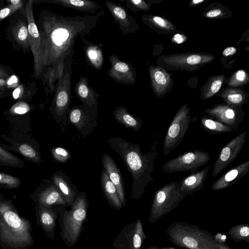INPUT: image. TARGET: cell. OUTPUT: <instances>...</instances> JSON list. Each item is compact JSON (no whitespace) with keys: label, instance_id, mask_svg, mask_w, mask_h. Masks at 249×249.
Here are the masks:
<instances>
[{"label":"cell","instance_id":"1","mask_svg":"<svg viewBox=\"0 0 249 249\" xmlns=\"http://www.w3.org/2000/svg\"><path fill=\"white\" fill-rule=\"evenodd\" d=\"M104 11L95 15L66 17L49 11H41L38 25L42 43L43 69L41 80L46 92L53 93L56 82L64 71L66 58L74 53L78 36L89 35Z\"/></svg>","mask_w":249,"mask_h":249},{"label":"cell","instance_id":"2","mask_svg":"<svg viewBox=\"0 0 249 249\" xmlns=\"http://www.w3.org/2000/svg\"><path fill=\"white\" fill-rule=\"evenodd\" d=\"M157 139L146 153L142 152L140 145L133 144L120 137H110L107 141L108 146L115 151L125 163L132 177L133 185L131 192L132 199L141 198L146 186L154 181V162L159 156L157 151Z\"/></svg>","mask_w":249,"mask_h":249},{"label":"cell","instance_id":"3","mask_svg":"<svg viewBox=\"0 0 249 249\" xmlns=\"http://www.w3.org/2000/svg\"><path fill=\"white\" fill-rule=\"evenodd\" d=\"M34 242L30 221L10 203L0 201V244L8 249H28Z\"/></svg>","mask_w":249,"mask_h":249},{"label":"cell","instance_id":"4","mask_svg":"<svg viewBox=\"0 0 249 249\" xmlns=\"http://www.w3.org/2000/svg\"><path fill=\"white\" fill-rule=\"evenodd\" d=\"M170 243L185 249H219L213 235L198 226L186 222L174 221L167 227Z\"/></svg>","mask_w":249,"mask_h":249},{"label":"cell","instance_id":"5","mask_svg":"<svg viewBox=\"0 0 249 249\" xmlns=\"http://www.w3.org/2000/svg\"><path fill=\"white\" fill-rule=\"evenodd\" d=\"M88 207L85 193H78L70 210L63 208L60 213V234L67 246L72 247L77 243L87 219Z\"/></svg>","mask_w":249,"mask_h":249},{"label":"cell","instance_id":"6","mask_svg":"<svg viewBox=\"0 0 249 249\" xmlns=\"http://www.w3.org/2000/svg\"><path fill=\"white\" fill-rule=\"evenodd\" d=\"M185 197L177 181H172L158 189L155 192L148 217L149 222H157L175 209Z\"/></svg>","mask_w":249,"mask_h":249},{"label":"cell","instance_id":"7","mask_svg":"<svg viewBox=\"0 0 249 249\" xmlns=\"http://www.w3.org/2000/svg\"><path fill=\"white\" fill-rule=\"evenodd\" d=\"M73 54H70L66 58L64 71L55 85L52 104L54 115L60 119L65 121L67 120V115L71 109V87Z\"/></svg>","mask_w":249,"mask_h":249},{"label":"cell","instance_id":"8","mask_svg":"<svg viewBox=\"0 0 249 249\" xmlns=\"http://www.w3.org/2000/svg\"><path fill=\"white\" fill-rule=\"evenodd\" d=\"M191 122L188 104L183 105L177 111L171 121L163 143V152L166 156L182 142Z\"/></svg>","mask_w":249,"mask_h":249},{"label":"cell","instance_id":"9","mask_svg":"<svg viewBox=\"0 0 249 249\" xmlns=\"http://www.w3.org/2000/svg\"><path fill=\"white\" fill-rule=\"evenodd\" d=\"M211 159L208 152L193 150L168 160L162 164L161 169L168 174L185 171L193 173L207 164Z\"/></svg>","mask_w":249,"mask_h":249},{"label":"cell","instance_id":"10","mask_svg":"<svg viewBox=\"0 0 249 249\" xmlns=\"http://www.w3.org/2000/svg\"><path fill=\"white\" fill-rule=\"evenodd\" d=\"M33 0H29L25 6L27 19L30 48L34 57V75L36 79L41 78L43 69L41 39L33 13Z\"/></svg>","mask_w":249,"mask_h":249},{"label":"cell","instance_id":"11","mask_svg":"<svg viewBox=\"0 0 249 249\" xmlns=\"http://www.w3.org/2000/svg\"><path fill=\"white\" fill-rule=\"evenodd\" d=\"M147 238L142 221L138 218L122 229L114 239L113 245L115 249H141L143 242Z\"/></svg>","mask_w":249,"mask_h":249},{"label":"cell","instance_id":"12","mask_svg":"<svg viewBox=\"0 0 249 249\" xmlns=\"http://www.w3.org/2000/svg\"><path fill=\"white\" fill-rule=\"evenodd\" d=\"M97 107L75 105L69 112V122L72 124L85 138L97 125Z\"/></svg>","mask_w":249,"mask_h":249},{"label":"cell","instance_id":"13","mask_svg":"<svg viewBox=\"0 0 249 249\" xmlns=\"http://www.w3.org/2000/svg\"><path fill=\"white\" fill-rule=\"evenodd\" d=\"M247 131L244 130L231 141L221 150L215 161L212 176L215 177L232 162L239 155L246 142Z\"/></svg>","mask_w":249,"mask_h":249},{"label":"cell","instance_id":"14","mask_svg":"<svg viewBox=\"0 0 249 249\" xmlns=\"http://www.w3.org/2000/svg\"><path fill=\"white\" fill-rule=\"evenodd\" d=\"M205 112L207 117L223 123L233 130L239 127L245 116V112L241 109L224 105L207 109Z\"/></svg>","mask_w":249,"mask_h":249},{"label":"cell","instance_id":"15","mask_svg":"<svg viewBox=\"0 0 249 249\" xmlns=\"http://www.w3.org/2000/svg\"><path fill=\"white\" fill-rule=\"evenodd\" d=\"M111 67L107 71L108 75L115 82L127 85L135 84L136 72L132 66L121 61L116 55L109 56Z\"/></svg>","mask_w":249,"mask_h":249},{"label":"cell","instance_id":"16","mask_svg":"<svg viewBox=\"0 0 249 249\" xmlns=\"http://www.w3.org/2000/svg\"><path fill=\"white\" fill-rule=\"evenodd\" d=\"M105 4L114 21L118 23L124 35L136 32L138 25L122 5L111 0H106Z\"/></svg>","mask_w":249,"mask_h":249},{"label":"cell","instance_id":"17","mask_svg":"<svg viewBox=\"0 0 249 249\" xmlns=\"http://www.w3.org/2000/svg\"><path fill=\"white\" fill-rule=\"evenodd\" d=\"M104 169L110 180L116 187L119 199L123 206H125L126 200L124 194V183L120 168L107 153H104L102 158Z\"/></svg>","mask_w":249,"mask_h":249},{"label":"cell","instance_id":"18","mask_svg":"<svg viewBox=\"0 0 249 249\" xmlns=\"http://www.w3.org/2000/svg\"><path fill=\"white\" fill-rule=\"evenodd\" d=\"M209 169V166L206 167L181 178L178 183L182 194L186 196L201 190L208 178Z\"/></svg>","mask_w":249,"mask_h":249},{"label":"cell","instance_id":"19","mask_svg":"<svg viewBox=\"0 0 249 249\" xmlns=\"http://www.w3.org/2000/svg\"><path fill=\"white\" fill-rule=\"evenodd\" d=\"M36 215L38 224L41 227L46 236L51 240L55 236V228L58 214L52 206L37 205Z\"/></svg>","mask_w":249,"mask_h":249},{"label":"cell","instance_id":"20","mask_svg":"<svg viewBox=\"0 0 249 249\" xmlns=\"http://www.w3.org/2000/svg\"><path fill=\"white\" fill-rule=\"evenodd\" d=\"M249 171V160L244 161L224 174L211 186L214 191L226 189L234 184Z\"/></svg>","mask_w":249,"mask_h":249},{"label":"cell","instance_id":"21","mask_svg":"<svg viewBox=\"0 0 249 249\" xmlns=\"http://www.w3.org/2000/svg\"><path fill=\"white\" fill-rule=\"evenodd\" d=\"M52 178L53 184L62 194L68 206L70 208L78 194L77 188L72 184L68 177L61 171L54 173Z\"/></svg>","mask_w":249,"mask_h":249},{"label":"cell","instance_id":"22","mask_svg":"<svg viewBox=\"0 0 249 249\" xmlns=\"http://www.w3.org/2000/svg\"><path fill=\"white\" fill-rule=\"evenodd\" d=\"M74 93L83 105L90 107H97V94L92 87H90L87 78L81 76L75 85Z\"/></svg>","mask_w":249,"mask_h":249},{"label":"cell","instance_id":"23","mask_svg":"<svg viewBox=\"0 0 249 249\" xmlns=\"http://www.w3.org/2000/svg\"><path fill=\"white\" fill-rule=\"evenodd\" d=\"M213 56L200 54L177 55L165 59L166 63L173 66L189 67L206 63L213 59Z\"/></svg>","mask_w":249,"mask_h":249},{"label":"cell","instance_id":"24","mask_svg":"<svg viewBox=\"0 0 249 249\" xmlns=\"http://www.w3.org/2000/svg\"><path fill=\"white\" fill-rule=\"evenodd\" d=\"M44 1L95 15L100 12L101 8V6L98 3L88 0H52Z\"/></svg>","mask_w":249,"mask_h":249},{"label":"cell","instance_id":"25","mask_svg":"<svg viewBox=\"0 0 249 249\" xmlns=\"http://www.w3.org/2000/svg\"><path fill=\"white\" fill-rule=\"evenodd\" d=\"M101 183L103 193L110 205L117 210L123 207L116 187L110 180L107 173L103 169L100 177Z\"/></svg>","mask_w":249,"mask_h":249},{"label":"cell","instance_id":"26","mask_svg":"<svg viewBox=\"0 0 249 249\" xmlns=\"http://www.w3.org/2000/svg\"><path fill=\"white\" fill-rule=\"evenodd\" d=\"M38 205L52 206L58 205L68 206L64 197L54 184L43 190L38 195Z\"/></svg>","mask_w":249,"mask_h":249},{"label":"cell","instance_id":"27","mask_svg":"<svg viewBox=\"0 0 249 249\" xmlns=\"http://www.w3.org/2000/svg\"><path fill=\"white\" fill-rule=\"evenodd\" d=\"M113 114L115 119L126 128H131L137 131L142 127V120L130 114L125 107L117 106Z\"/></svg>","mask_w":249,"mask_h":249},{"label":"cell","instance_id":"28","mask_svg":"<svg viewBox=\"0 0 249 249\" xmlns=\"http://www.w3.org/2000/svg\"><path fill=\"white\" fill-rule=\"evenodd\" d=\"M150 74L152 85L157 94L160 95L165 92L170 82L168 73L160 69L151 67Z\"/></svg>","mask_w":249,"mask_h":249},{"label":"cell","instance_id":"29","mask_svg":"<svg viewBox=\"0 0 249 249\" xmlns=\"http://www.w3.org/2000/svg\"><path fill=\"white\" fill-rule=\"evenodd\" d=\"M85 43V50L87 58L91 65L95 68L100 70L102 68L104 62V56L99 45L94 44L81 38Z\"/></svg>","mask_w":249,"mask_h":249},{"label":"cell","instance_id":"30","mask_svg":"<svg viewBox=\"0 0 249 249\" xmlns=\"http://www.w3.org/2000/svg\"><path fill=\"white\" fill-rule=\"evenodd\" d=\"M12 36L15 41L24 51L30 48L28 25L22 19H18L12 28Z\"/></svg>","mask_w":249,"mask_h":249},{"label":"cell","instance_id":"31","mask_svg":"<svg viewBox=\"0 0 249 249\" xmlns=\"http://www.w3.org/2000/svg\"><path fill=\"white\" fill-rule=\"evenodd\" d=\"M200 122L203 129L212 134H222L233 131V130L228 126L205 115L201 118Z\"/></svg>","mask_w":249,"mask_h":249},{"label":"cell","instance_id":"32","mask_svg":"<svg viewBox=\"0 0 249 249\" xmlns=\"http://www.w3.org/2000/svg\"><path fill=\"white\" fill-rule=\"evenodd\" d=\"M231 238L234 242L249 243V225L238 224L231 227L228 231Z\"/></svg>","mask_w":249,"mask_h":249},{"label":"cell","instance_id":"33","mask_svg":"<svg viewBox=\"0 0 249 249\" xmlns=\"http://www.w3.org/2000/svg\"><path fill=\"white\" fill-rule=\"evenodd\" d=\"M0 163L9 166L23 167L24 164L17 157L0 146Z\"/></svg>","mask_w":249,"mask_h":249},{"label":"cell","instance_id":"34","mask_svg":"<svg viewBox=\"0 0 249 249\" xmlns=\"http://www.w3.org/2000/svg\"><path fill=\"white\" fill-rule=\"evenodd\" d=\"M51 151L53 159L57 162H66L71 158L69 151L62 147H53Z\"/></svg>","mask_w":249,"mask_h":249},{"label":"cell","instance_id":"35","mask_svg":"<svg viewBox=\"0 0 249 249\" xmlns=\"http://www.w3.org/2000/svg\"><path fill=\"white\" fill-rule=\"evenodd\" d=\"M123 2L124 6L134 12H137L139 10H148L149 6L146 2L142 0H120Z\"/></svg>","mask_w":249,"mask_h":249},{"label":"cell","instance_id":"36","mask_svg":"<svg viewBox=\"0 0 249 249\" xmlns=\"http://www.w3.org/2000/svg\"><path fill=\"white\" fill-rule=\"evenodd\" d=\"M20 153L25 157L28 158L32 160L38 162L40 157L36 151L31 146L27 144H22L18 148Z\"/></svg>","mask_w":249,"mask_h":249},{"label":"cell","instance_id":"37","mask_svg":"<svg viewBox=\"0 0 249 249\" xmlns=\"http://www.w3.org/2000/svg\"><path fill=\"white\" fill-rule=\"evenodd\" d=\"M0 183L9 187H18L20 183V180L16 177L0 173Z\"/></svg>","mask_w":249,"mask_h":249},{"label":"cell","instance_id":"38","mask_svg":"<svg viewBox=\"0 0 249 249\" xmlns=\"http://www.w3.org/2000/svg\"><path fill=\"white\" fill-rule=\"evenodd\" d=\"M222 83V77H220L215 78L211 83L208 91L205 92L203 96V97L202 98H203V99H207L213 96L214 94H215L219 91V90L221 88Z\"/></svg>","mask_w":249,"mask_h":249},{"label":"cell","instance_id":"39","mask_svg":"<svg viewBox=\"0 0 249 249\" xmlns=\"http://www.w3.org/2000/svg\"><path fill=\"white\" fill-rule=\"evenodd\" d=\"M228 103L232 107H238L244 103V97L243 95L238 92L230 93L228 94L225 99Z\"/></svg>","mask_w":249,"mask_h":249},{"label":"cell","instance_id":"40","mask_svg":"<svg viewBox=\"0 0 249 249\" xmlns=\"http://www.w3.org/2000/svg\"><path fill=\"white\" fill-rule=\"evenodd\" d=\"M22 4L23 2L18 5H9L0 9V21L19 9L22 7Z\"/></svg>","mask_w":249,"mask_h":249},{"label":"cell","instance_id":"41","mask_svg":"<svg viewBox=\"0 0 249 249\" xmlns=\"http://www.w3.org/2000/svg\"><path fill=\"white\" fill-rule=\"evenodd\" d=\"M30 109V107L26 103L18 102L11 107L10 112L13 114L21 115L27 113Z\"/></svg>","mask_w":249,"mask_h":249},{"label":"cell","instance_id":"42","mask_svg":"<svg viewBox=\"0 0 249 249\" xmlns=\"http://www.w3.org/2000/svg\"><path fill=\"white\" fill-rule=\"evenodd\" d=\"M246 78V73L242 70H239L234 75V84L236 85L244 82Z\"/></svg>","mask_w":249,"mask_h":249},{"label":"cell","instance_id":"43","mask_svg":"<svg viewBox=\"0 0 249 249\" xmlns=\"http://www.w3.org/2000/svg\"><path fill=\"white\" fill-rule=\"evenodd\" d=\"M214 241L218 244H225L227 241V237L225 234L218 232L213 235Z\"/></svg>","mask_w":249,"mask_h":249},{"label":"cell","instance_id":"44","mask_svg":"<svg viewBox=\"0 0 249 249\" xmlns=\"http://www.w3.org/2000/svg\"><path fill=\"white\" fill-rule=\"evenodd\" d=\"M147 19V18H146ZM148 19L151 20L154 22L157 25L161 27H167V24L166 21L163 19L162 18L155 16L152 19L148 18Z\"/></svg>","mask_w":249,"mask_h":249},{"label":"cell","instance_id":"45","mask_svg":"<svg viewBox=\"0 0 249 249\" xmlns=\"http://www.w3.org/2000/svg\"><path fill=\"white\" fill-rule=\"evenodd\" d=\"M236 52V49L233 47H228L226 48L223 52V54L224 56H229L234 54Z\"/></svg>","mask_w":249,"mask_h":249},{"label":"cell","instance_id":"46","mask_svg":"<svg viewBox=\"0 0 249 249\" xmlns=\"http://www.w3.org/2000/svg\"><path fill=\"white\" fill-rule=\"evenodd\" d=\"M221 11L220 9H214L210 11L206 14V17L208 18H213L220 15Z\"/></svg>","mask_w":249,"mask_h":249},{"label":"cell","instance_id":"47","mask_svg":"<svg viewBox=\"0 0 249 249\" xmlns=\"http://www.w3.org/2000/svg\"><path fill=\"white\" fill-rule=\"evenodd\" d=\"M10 75V73L8 72L2 66L0 65V78L6 79L8 78Z\"/></svg>","mask_w":249,"mask_h":249},{"label":"cell","instance_id":"48","mask_svg":"<svg viewBox=\"0 0 249 249\" xmlns=\"http://www.w3.org/2000/svg\"><path fill=\"white\" fill-rule=\"evenodd\" d=\"M21 93L20 87H18V88L15 89L13 92V97L14 99H17L19 97L20 94Z\"/></svg>","mask_w":249,"mask_h":249},{"label":"cell","instance_id":"49","mask_svg":"<svg viewBox=\"0 0 249 249\" xmlns=\"http://www.w3.org/2000/svg\"><path fill=\"white\" fill-rule=\"evenodd\" d=\"M183 37L180 34H176L174 36V39L178 43H181L183 42Z\"/></svg>","mask_w":249,"mask_h":249},{"label":"cell","instance_id":"50","mask_svg":"<svg viewBox=\"0 0 249 249\" xmlns=\"http://www.w3.org/2000/svg\"><path fill=\"white\" fill-rule=\"evenodd\" d=\"M144 249H177L176 248H175L174 247H158L156 246H151L148 248H147Z\"/></svg>","mask_w":249,"mask_h":249},{"label":"cell","instance_id":"51","mask_svg":"<svg viewBox=\"0 0 249 249\" xmlns=\"http://www.w3.org/2000/svg\"><path fill=\"white\" fill-rule=\"evenodd\" d=\"M7 2L9 3V5H16L21 3L23 1L21 0H8Z\"/></svg>","mask_w":249,"mask_h":249},{"label":"cell","instance_id":"52","mask_svg":"<svg viewBox=\"0 0 249 249\" xmlns=\"http://www.w3.org/2000/svg\"><path fill=\"white\" fill-rule=\"evenodd\" d=\"M219 249H232L227 244H218Z\"/></svg>","mask_w":249,"mask_h":249},{"label":"cell","instance_id":"53","mask_svg":"<svg viewBox=\"0 0 249 249\" xmlns=\"http://www.w3.org/2000/svg\"><path fill=\"white\" fill-rule=\"evenodd\" d=\"M17 82V77L15 76H13L12 77L9 79L7 81V84L11 85Z\"/></svg>","mask_w":249,"mask_h":249},{"label":"cell","instance_id":"54","mask_svg":"<svg viewBox=\"0 0 249 249\" xmlns=\"http://www.w3.org/2000/svg\"><path fill=\"white\" fill-rule=\"evenodd\" d=\"M5 88L0 86V97L4 95Z\"/></svg>","mask_w":249,"mask_h":249},{"label":"cell","instance_id":"55","mask_svg":"<svg viewBox=\"0 0 249 249\" xmlns=\"http://www.w3.org/2000/svg\"><path fill=\"white\" fill-rule=\"evenodd\" d=\"M203 1V0H193V2L194 3H200Z\"/></svg>","mask_w":249,"mask_h":249}]
</instances>
